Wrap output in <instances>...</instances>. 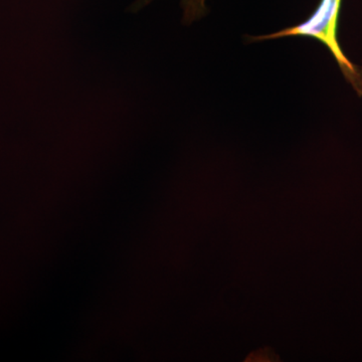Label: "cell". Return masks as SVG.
I'll list each match as a JSON object with an SVG mask.
<instances>
[{"instance_id":"cell-1","label":"cell","mask_w":362,"mask_h":362,"mask_svg":"<svg viewBox=\"0 0 362 362\" xmlns=\"http://www.w3.org/2000/svg\"><path fill=\"white\" fill-rule=\"evenodd\" d=\"M341 6L342 0H320L315 11L306 21L270 35L247 37V42H259L283 37H309L316 40L327 47L337 61L343 77L356 90L357 96L362 97V66L356 65L347 58L338 40Z\"/></svg>"},{"instance_id":"cell-2","label":"cell","mask_w":362,"mask_h":362,"mask_svg":"<svg viewBox=\"0 0 362 362\" xmlns=\"http://www.w3.org/2000/svg\"><path fill=\"white\" fill-rule=\"evenodd\" d=\"M153 0H137L132 6L133 11H138ZM183 11V23L189 25L195 21L201 20L207 13L206 0H181Z\"/></svg>"}]
</instances>
